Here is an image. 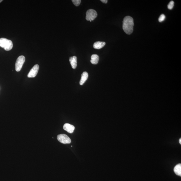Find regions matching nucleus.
<instances>
[{
    "instance_id": "nucleus-13",
    "label": "nucleus",
    "mask_w": 181,
    "mask_h": 181,
    "mask_svg": "<svg viewBox=\"0 0 181 181\" xmlns=\"http://www.w3.org/2000/svg\"><path fill=\"white\" fill-rule=\"evenodd\" d=\"M72 1L74 5L76 7L79 5L81 3V0H72Z\"/></svg>"
},
{
    "instance_id": "nucleus-18",
    "label": "nucleus",
    "mask_w": 181,
    "mask_h": 181,
    "mask_svg": "<svg viewBox=\"0 0 181 181\" xmlns=\"http://www.w3.org/2000/svg\"><path fill=\"white\" fill-rule=\"evenodd\" d=\"M3 1V0H0V3H1V2Z\"/></svg>"
},
{
    "instance_id": "nucleus-5",
    "label": "nucleus",
    "mask_w": 181,
    "mask_h": 181,
    "mask_svg": "<svg viewBox=\"0 0 181 181\" xmlns=\"http://www.w3.org/2000/svg\"><path fill=\"white\" fill-rule=\"evenodd\" d=\"M57 139L59 142L64 144L70 143L71 142L70 138L65 134H61L58 135Z\"/></svg>"
},
{
    "instance_id": "nucleus-14",
    "label": "nucleus",
    "mask_w": 181,
    "mask_h": 181,
    "mask_svg": "<svg viewBox=\"0 0 181 181\" xmlns=\"http://www.w3.org/2000/svg\"><path fill=\"white\" fill-rule=\"evenodd\" d=\"M174 5V2L173 1H170L168 5V9L169 10H172Z\"/></svg>"
},
{
    "instance_id": "nucleus-10",
    "label": "nucleus",
    "mask_w": 181,
    "mask_h": 181,
    "mask_svg": "<svg viewBox=\"0 0 181 181\" xmlns=\"http://www.w3.org/2000/svg\"><path fill=\"white\" fill-rule=\"evenodd\" d=\"M70 61L73 69H76L77 66V57L76 56L71 57L70 58Z\"/></svg>"
},
{
    "instance_id": "nucleus-12",
    "label": "nucleus",
    "mask_w": 181,
    "mask_h": 181,
    "mask_svg": "<svg viewBox=\"0 0 181 181\" xmlns=\"http://www.w3.org/2000/svg\"><path fill=\"white\" fill-rule=\"evenodd\" d=\"M174 171L175 173L178 176H181V164H179L175 167Z\"/></svg>"
},
{
    "instance_id": "nucleus-4",
    "label": "nucleus",
    "mask_w": 181,
    "mask_h": 181,
    "mask_svg": "<svg viewBox=\"0 0 181 181\" xmlns=\"http://www.w3.org/2000/svg\"><path fill=\"white\" fill-rule=\"evenodd\" d=\"M86 19L88 21H93L97 17V13L96 11L93 9L87 10L86 13Z\"/></svg>"
},
{
    "instance_id": "nucleus-9",
    "label": "nucleus",
    "mask_w": 181,
    "mask_h": 181,
    "mask_svg": "<svg viewBox=\"0 0 181 181\" xmlns=\"http://www.w3.org/2000/svg\"><path fill=\"white\" fill-rule=\"evenodd\" d=\"M88 78V73L84 72H83L81 75V79L80 82V84L81 85L84 84V83L86 82Z\"/></svg>"
},
{
    "instance_id": "nucleus-16",
    "label": "nucleus",
    "mask_w": 181,
    "mask_h": 181,
    "mask_svg": "<svg viewBox=\"0 0 181 181\" xmlns=\"http://www.w3.org/2000/svg\"><path fill=\"white\" fill-rule=\"evenodd\" d=\"M103 3H107L108 1L107 0H101L100 1Z\"/></svg>"
},
{
    "instance_id": "nucleus-17",
    "label": "nucleus",
    "mask_w": 181,
    "mask_h": 181,
    "mask_svg": "<svg viewBox=\"0 0 181 181\" xmlns=\"http://www.w3.org/2000/svg\"><path fill=\"white\" fill-rule=\"evenodd\" d=\"M179 142H180V144H181V139H180Z\"/></svg>"
},
{
    "instance_id": "nucleus-6",
    "label": "nucleus",
    "mask_w": 181,
    "mask_h": 181,
    "mask_svg": "<svg viewBox=\"0 0 181 181\" xmlns=\"http://www.w3.org/2000/svg\"><path fill=\"white\" fill-rule=\"evenodd\" d=\"M39 66L38 64H36L31 69L28 74V77L29 78L35 77L38 73L39 70Z\"/></svg>"
},
{
    "instance_id": "nucleus-3",
    "label": "nucleus",
    "mask_w": 181,
    "mask_h": 181,
    "mask_svg": "<svg viewBox=\"0 0 181 181\" xmlns=\"http://www.w3.org/2000/svg\"><path fill=\"white\" fill-rule=\"evenodd\" d=\"M25 61V58L24 56L21 55L18 58L15 64V69L16 72H19L21 70Z\"/></svg>"
},
{
    "instance_id": "nucleus-15",
    "label": "nucleus",
    "mask_w": 181,
    "mask_h": 181,
    "mask_svg": "<svg viewBox=\"0 0 181 181\" xmlns=\"http://www.w3.org/2000/svg\"><path fill=\"white\" fill-rule=\"evenodd\" d=\"M165 16L164 14H162L160 16V17L159 18V21L160 22H162L165 19Z\"/></svg>"
},
{
    "instance_id": "nucleus-11",
    "label": "nucleus",
    "mask_w": 181,
    "mask_h": 181,
    "mask_svg": "<svg viewBox=\"0 0 181 181\" xmlns=\"http://www.w3.org/2000/svg\"><path fill=\"white\" fill-rule=\"evenodd\" d=\"M91 62L93 64H96L98 63L99 60V57L97 55H93L91 57Z\"/></svg>"
},
{
    "instance_id": "nucleus-2",
    "label": "nucleus",
    "mask_w": 181,
    "mask_h": 181,
    "mask_svg": "<svg viewBox=\"0 0 181 181\" xmlns=\"http://www.w3.org/2000/svg\"><path fill=\"white\" fill-rule=\"evenodd\" d=\"M0 46L5 49V50L9 51L13 47V43L11 40L5 38H0Z\"/></svg>"
},
{
    "instance_id": "nucleus-7",
    "label": "nucleus",
    "mask_w": 181,
    "mask_h": 181,
    "mask_svg": "<svg viewBox=\"0 0 181 181\" xmlns=\"http://www.w3.org/2000/svg\"><path fill=\"white\" fill-rule=\"evenodd\" d=\"M64 129L67 131L68 133L72 134L73 133L75 129V127L74 126L69 124H66L64 125L63 126Z\"/></svg>"
},
{
    "instance_id": "nucleus-8",
    "label": "nucleus",
    "mask_w": 181,
    "mask_h": 181,
    "mask_svg": "<svg viewBox=\"0 0 181 181\" xmlns=\"http://www.w3.org/2000/svg\"><path fill=\"white\" fill-rule=\"evenodd\" d=\"M106 43L104 42L97 41L94 44V48L99 49L103 48L105 45Z\"/></svg>"
},
{
    "instance_id": "nucleus-1",
    "label": "nucleus",
    "mask_w": 181,
    "mask_h": 181,
    "mask_svg": "<svg viewBox=\"0 0 181 181\" xmlns=\"http://www.w3.org/2000/svg\"><path fill=\"white\" fill-rule=\"evenodd\" d=\"M134 22L133 18L130 16H126L123 21L122 28L124 32L126 34H132L134 29Z\"/></svg>"
}]
</instances>
